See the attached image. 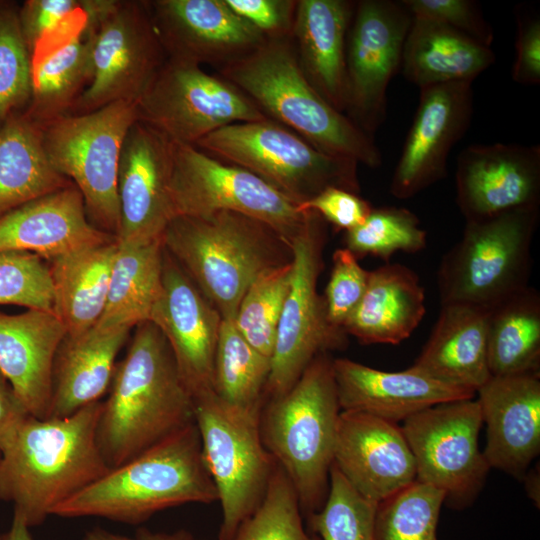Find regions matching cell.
<instances>
[{"mask_svg":"<svg viewBox=\"0 0 540 540\" xmlns=\"http://www.w3.org/2000/svg\"><path fill=\"white\" fill-rule=\"evenodd\" d=\"M134 328L97 424V444L110 469L195 423L193 396L166 338L150 321Z\"/></svg>","mask_w":540,"mask_h":540,"instance_id":"cell-1","label":"cell"},{"mask_svg":"<svg viewBox=\"0 0 540 540\" xmlns=\"http://www.w3.org/2000/svg\"><path fill=\"white\" fill-rule=\"evenodd\" d=\"M101 410L100 400L63 418L29 416L1 452L0 500L29 528L110 470L96 440Z\"/></svg>","mask_w":540,"mask_h":540,"instance_id":"cell-2","label":"cell"},{"mask_svg":"<svg viewBox=\"0 0 540 540\" xmlns=\"http://www.w3.org/2000/svg\"><path fill=\"white\" fill-rule=\"evenodd\" d=\"M218 501L195 423L179 430L59 504L64 518L101 517L137 524L188 503Z\"/></svg>","mask_w":540,"mask_h":540,"instance_id":"cell-3","label":"cell"},{"mask_svg":"<svg viewBox=\"0 0 540 540\" xmlns=\"http://www.w3.org/2000/svg\"><path fill=\"white\" fill-rule=\"evenodd\" d=\"M271 120L318 150L377 168L382 156L371 136L332 107L309 83L292 38L267 39L251 53L218 68Z\"/></svg>","mask_w":540,"mask_h":540,"instance_id":"cell-4","label":"cell"},{"mask_svg":"<svg viewBox=\"0 0 540 540\" xmlns=\"http://www.w3.org/2000/svg\"><path fill=\"white\" fill-rule=\"evenodd\" d=\"M162 244L222 319L234 320L243 295L261 273L292 261L290 243L278 232L232 211L175 217Z\"/></svg>","mask_w":540,"mask_h":540,"instance_id":"cell-5","label":"cell"},{"mask_svg":"<svg viewBox=\"0 0 540 540\" xmlns=\"http://www.w3.org/2000/svg\"><path fill=\"white\" fill-rule=\"evenodd\" d=\"M340 412L328 353L317 355L286 393L265 398L261 408L263 445L293 484L306 518L327 498Z\"/></svg>","mask_w":540,"mask_h":540,"instance_id":"cell-6","label":"cell"},{"mask_svg":"<svg viewBox=\"0 0 540 540\" xmlns=\"http://www.w3.org/2000/svg\"><path fill=\"white\" fill-rule=\"evenodd\" d=\"M538 222L539 206L466 221L461 239L442 257L438 269L441 305L488 312L526 288Z\"/></svg>","mask_w":540,"mask_h":540,"instance_id":"cell-7","label":"cell"},{"mask_svg":"<svg viewBox=\"0 0 540 540\" xmlns=\"http://www.w3.org/2000/svg\"><path fill=\"white\" fill-rule=\"evenodd\" d=\"M195 147L252 172L300 205L330 187L360 193L356 161L324 153L269 118L227 125Z\"/></svg>","mask_w":540,"mask_h":540,"instance_id":"cell-8","label":"cell"},{"mask_svg":"<svg viewBox=\"0 0 540 540\" xmlns=\"http://www.w3.org/2000/svg\"><path fill=\"white\" fill-rule=\"evenodd\" d=\"M194 418L205 465L222 510L218 540H232L260 505L276 466L260 433L262 406L240 407L213 390L193 397Z\"/></svg>","mask_w":540,"mask_h":540,"instance_id":"cell-9","label":"cell"},{"mask_svg":"<svg viewBox=\"0 0 540 540\" xmlns=\"http://www.w3.org/2000/svg\"><path fill=\"white\" fill-rule=\"evenodd\" d=\"M136 104L118 101L41 125L51 165L79 190L90 222L115 237L119 230V160L126 134L137 120Z\"/></svg>","mask_w":540,"mask_h":540,"instance_id":"cell-10","label":"cell"},{"mask_svg":"<svg viewBox=\"0 0 540 540\" xmlns=\"http://www.w3.org/2000/svg\"><path fill=\"white\" fill-rule=\"evenodd\" d=\"M169 193L173 218L237 212L269 225L289 243L314 214L252 172L180 143H173Z\"/></svg>","mask_w":540,"mask_h":540,"instance_id":"cell-11","label":"cell"},{"mask_svg":"<svg viewBox=\"0 0 540 540\" xmlns=\"http://www.w3.org/2000/svg\"><path fill=\"white\" fill-rule=\"evenodd\" d=\"M326 237L325 221L314 212L290 241L291 286L277 328L265 398L286 393L317 355L347 345L348 335L329 323L324 297L317 292Z\"/></svg>","mask_w":540,"mask_h":540,"instance_id":"cell-12","label":"cell"},{"mask_svg":"<svg viewBox=\"0 0 540 540\" xmlns=\"http://www.w3.org/2000/svg\"><path fill=\"white\" fill-rule=\"evenodd\" d=\"M137 120L173 143L195 146L227 125L267 119L239 88L200 65L167 58L137 104Z\"/></svg>","mask_w":540,"mask_h":540,"instance_id":"cell-13","label":"cell"},{"mask_svg":"<svg viewBox=\"0 0 540 540\" xmlns=\"http://www.w3.org/2000/svg\"><path fill=\"white\" fill-rule=\"evenodd\" d=\"M87 27L91 79L68 114L91 112L118 101L137 103L167 59L148 1L115 0Z\"/></svg>","mask_w":540,"mask_h":540,"instance_id":"cell-14","label":"cell"},{"mask_svg":"<svg viewBox=\"0 0 540 540\" xmlns=\"http://www.w3.org/2000/svg\"><path fill=\"white\" fill-rule=\"evenodd\" d=\"M482 425L474 397L434 405L401 426L415 461L416 480L442 491L444 504L452 509L473 504L491 469L479 448Z\"/></svg>","mask_w":540,"mask_h":540,"instance_id":"cell-15","label":"cell"},{"mask_svg":"<svg viewBox=\"0 0 540 540\" xmlns=\"http://www.w3.org/2000/svg\"><path fill=\"white\" fill-rule=\"evenodd\" d=\"M411 21L402 1L355 3L346 42L345 111L371 137L385 120L387 89L401 68Z\"/></svg>","mask_w":540,"mask_h":540,"instance_id":"cell-16","label":"cell"},{"mask_svg":"<svg viewBox=\"0 0 540 540\" xmlns=\"http://www.w3.org/2000/svg\"><path fill=\"white\" fill-rule=\"evenodd\" d=\"M472 115V83L420 89L419 104L391 179L390 192L395 198H411L445 177L449 154L465 135Z\"/></svg>","mask_w":540,"mask_h":540,"instance_id":"cell-17","label":"cell"},{"mask_svg":"<svg viewBox=\"0 0 540 540\" xmlns=\"http://www.w3.org/2000/svg\"><path fill=\"white\" fill-rule=\"evenodd\" d=\"M172 147L171 141L139 120L129 128L118 168V242L161 239L173 219L169 193Z\"/></svg>","mask_w":540,"mask_h":540,"instance_id":"cell-18","label":"cell"},{"mask_svg":"<svg viewBox=\"0 0 540 540\" xmlns=\"http://www.w3.org/2000/svg\"><path fill=\"white\" fill-rule=\"evenodd\" d=\"M456 202L466 221L539 206L540 146L470 145L457 158Z\"/></svg>","mask_w":540,"mask_h":540,"instance_id":"cell-19","label":"cell"},{"mask_svg":"<svg viewBox=\"0 0 540 540\" xmlns=\"http://www.w3.org/2000/svg\"><path fill=\"white\" fill-rule=\"evenodd\" d=\"M148 5L167 58L218 69L267 40L225 0H153Z\"/></svg>","mask_w":540,"mask_h":540,"instance_id":"cell-20","label":"cell"},{"mask_svg":"<svg viewBox=\"0 0 540 540\" xmlns=\"http://www.w3.org/2000/svg\"><path fill=\"white\" fill-rule=\"evenodd\" d=\"M149 321L166 338L192 396L213 390V362L222 317L165 249L162 291Z\"/></svg>","mask_w":540,"mask_h":540,"instance_id":"cell-21","label":"cell"},{"mask_svg":"<svg viewBox=\"0 0 540 540\" xmlns=\"http://www.w3.org/2000/svg\"><path fill=\"white\" fill-rule=\"evenodd\" d=\"M333 464L365 498L379 503L416 480V466L398 423L341 410Z\"/></svg>","mask_w":540,"mask_h":540,"instance_id":"cell-22","label":"cell"},{"mask_svg":"<svg viewBox=\"0 0 540 540\" xmlns=\"http://www.w3.org/2000/svg\"><path fill=\"white\" fill-rule=\"evenodd\" d=\"M490 468L522 480L540 453V374L491 376L477 391Z\"/></svg>","mask_w":540,"mask_h":540,"instance_id":"cell-23","label":"cell"},{"mask_svg":"<svg viewBox=\"0 0 540 540\" xmlns=\"http://www.w3.org/2000/svg\"><path fill=\"white\" fill-rule=\"evenodd\" d=\"M341 410L368 413L398 423L437 404L474 398L475 392L448 385L413 366L398 372L333 359Z\"/></svg>","mask_w":540,"mask_h":540,"instance_id":"cell-24","label":"cell"},{"mask_svg":"<svg viewBox=\"0 0 540 540\" xmlns=\"http://www.w3.org/2000/svg\"><path fill=\"white\" fill-rule=\"evenodd\" d=\"M114 239L90 222L73 184L0 217V251L29 252L46 261Z\"/></svg>","mask_w":540,"mask_h":540,"instance_id":"cell-25","label":"cell"},{"mask_svg":"<svg viewBox=\"0 0 540 540\" xmlns=\"http://www.w3.org/2000/svg\"><path fill=\"white\" fill-rule=\"evenodd\" d=\"M66 333L52 312H0V372L36 418H49L53 362Z\"/></svg>","mask_w":540,"mask_h":540,"instance_id":"cell-26","label":"cell"},{"mask_svg":"<svg viewBox=\"0 0 540 540\" xmlns=\"http://www.w3.org/2000/svg\"><path fill=\"white\" fill-rule=\"evenodd\" d=\"M355 3L298 0L292 42L314 89L336 110L346 109V42Z\"/></svg>","mask_w":540,"mask_h":540,"instance_id":"cell-27","label":"cell"},{"mask_svg":"<svg viewBox=\"0 0 540 540\" xmlns=\"http://www.w3.org/2000/svg\"><path fill=\"white\" fill-rule=\"evenodd\" d=\"M126 327H93L77 335H65L55 354L49 418L72 415L109 390L116 358L129 338Z\"/></svg>","mask_w":540,"mask_h":540,"instance_id":"cell-28","label":"cell"},{"mask_svg":"<svg viewBox=\"0 0 540 540\" xmlns=\"http://www.w3.org/2000/svg\"><path fill=\"white\" fill-rule=\"evenodd\" d=\"M451 386L475 392L491 377L487 356V311L441 305L431 335L412 365Z\"/></svg>","mask_w":540,"mask_h":540,"instance_id":"cell-29","label":"cell"},{"mask_svg":"<svg viewBox=\"0 0 540 540\" xmlns=\"http://www.w3.org/2000/svg\"><path fill=\"white\" fill-rule=\"evenodd\" d=\"M426 312L418 275L400 264L369 271L365 293L343 329L362 344H399L410 337Z\"/></svg>","mask_w":540,"mask_h":540,"instance_id":"cell-30","label":"cell"},{"mask_svg":"<svg viewBox=\"0 0 540 540\" xmlns=\"http://www.w3.org/2000/svg\"><path fill=\"white\" fill-rule=\"evenodd\" d=\"M491 47L448 26L413 18L404 42L401 71L420 89L472 83L495 62Z\"/></svg>","mask_w":540,"mask_h":540,"instance_id":"cell-31","label":"cell"},{"mask_svg":"<svg viewBox=\"0 0 540 540\" xmlns=\"http://www.w3.org/2000/svg\"><path fill=\"white\" fill-rule=\"evenodd\" d=\"M117 247L114 239L47 261L54 288L55 314L67 335H80L100 320Z\"/></svg>","mask_w":540,"mask_h":540,"instance_id":"cell-32","label":"cell"},{"mask_svg":"<svg viewBox=\"0 0 540 540\" xmlns=\"http://www.w3.org/2000/svg\"><path fill=\"white\" fill-rule=\"evenodd\" d=\"M72 183L51 165L41 125L24 112L0 130V217Z\"/></svg>","mask_w":540,"mask_h":540,"instance_id":"cell-33","label":"cell"},{"mask_svg":"<svg viewBox=\"0 0 540 540\" xmlns=\"http://www.w3.org/2000/svg\"><path fill=\"white\" fill-rule=\"evenodd\" d=\"M105 308L97 327L134 328L150 320L162 291V238L148 243L118 242Z\"/></svg>","mask_w":540,"mask_h":540,"instance_id":"cell-34","label":"cell"},{"mask_svg":"<svg viewBox=\"0 0 540 540\" xmlns=\"http://www.w3.org/2000/svg\"><path fill=\"white\" fill-rule=\"evenodd\" d=\"M491 376L540 371V296L529 286L487 312Z\"/></svg>","mask_w":540,"mask_h":540,"instance_id":"cell-35","label":"cell"},{"mask_svg":"<svg viewBox=\"0 0 540 540\" xmlns=\"http://www.w3.org/2000/svg\"><path fill=\"white\" fill-rule=\"evenodd\" d=\"M91 79L87 27L64 45L32 61V97L24 112L40 125L68 114Z\"/></svg>","mask_w":540,"mask_h":540,"instance_id":"cell-36","label":"cell"},{"mask_svg":"<svg viewBox=\"0 0 540 540\" xmlns=\"http://www.w3.org/2000/svg\"><path fill=\"white\" fill-rule=\"evenodd\" d=\"M270 371L271 358L246 341L233 319H222L212 371L214 393L236 406H262Z\"/></svg>","mask_w":540,"mask_h":540,"instance_id":"cell-37","label":"cell"},{"mask_svg":"<svg viewBox=\"0 0 540 540\" xmlns=\"http://www.w3.org/2000/svg\"><path fill=\"white\" fill-rule=\"evenodd\" d=\"M445 495L415 480L377 503L375 540H438L437 526Z\"/></svg>","mask_w":540,"mask_h":540,"instance_id":"cell-38","label":"cell"},{"mask_svg":"<svg viewBox=\"0 0 540 540\" xmlns=\"http://www.w3.org/2000/svg\"><path fill=\"white\" fill-rule=\"evenodd\" d=\"M291 279L292 261L261 273L246 290L234 318L246 341L269 358Z\"/></svg>","mask_w":540,"mask_h":540,"instance_id":"cell-39","label":"cell"},{"mask_svg":"<svg viewBox=\"0 0 540 540\" xmlns=\"http://www.w3.org/2000/svg\"><path fill=\"white\" fill-rule=\"evenodd\" d=\"M426 232L415 214L405 208L371 210L357 227L345 233V244L358 259L366 255L386 262L397 252L415 253L425 248Z\"/></svg>","mask_w":540,"mask_h":540,"instance_id":"cell-40","label":"cell"},{"mask_svg":"<svg viewBox=\"0 0 540 540\" xmlns=\"http://www.w3.org/2000/svg\"><path fill=\"white\" fill-rule=\"evenodd\" d=\"M376 506L377 503L357 492L332 464L326 501L307 521L321 540H375Z\"/></svg>","mask_w":540,"mask_h":540,"instance_id":"cell-41","label":"cell"},{"mask_svg":"<svg viewBox=\"0 0 540 540\" xmlns=\"http://www.w3.org/2000/svg\"><path fill=\"white\" fill-rule=\"evenodd\" d=\"M19 5L0 1V130L23 113L32 97V57L18 17Z\"/></svg>","mask_w":540,"mask_h":540,"instance_id":"cell-42","label":"cell"},{"mask_svg":"<svg viewBox=\"0 0 540 540\" xmlns=\"http://www.w3.org/2000/svg\"><path fill=\"white\" fill-rule=\"evenodd\" d=\"M232 540H317L306 532L296 490L278 464L262 502L240 524Z\"/></svg>","mask_w":540,"mask_h":540,"instance_id":"cell-43","label":"cell"},{"mask_svg":"<svg viewBox=\"0 0 540 540\" xmlns=\"http://www.w3.org/2000/svg\"><path fill=\"white\" fill-rule=\"evenodd\" d=\"M55 314V296L47 261L22 251H0V305Z\"/></svg>","mask_w":540,"mask_h":540,"instance_id":"cell-44","label":"cell"},{"mask_svg":"<svg viewBox=\"0 0 540 540\" xmlns=\"http://www.w3.org/2000/svg\"><path fill=\"white\" fill-rule=\"evenodd\" d=\"M89 0H26L18 9L19 23L31 53L50 37L66 43L86 27Z\"/></svg>","mask_w":540,"mask_h":540,"instance_id":"cell-45","label":"cell"},{"mask_svg":"<svg viewBox=\"0 0 540 540\" xmlns=\"http://www.w3.org/2000/svg\"><path fill=\"white\" fill-rule=\"evenodd\" d=\"M357 260L347 248H339L333 253V267L324 301L327 319L335 328L343 329L367 288L369 271L362 268Z\"/></svg>","mask_w":540,"mask_h":540,"instance_id":"cell-46","label":"cell"},{"mask_svg":"<svg viewBox=\"0 0 540 540\" xmlns=\"http://www.w3.org/2000/svg\"><path fill=\"white\" fill-rule=\"evenodd\" d=\"M413 18L427 19L458 30L491 46L493 30L479 5L471 0H402Z\"/></svg>","mask_w":540,"mask_h":540,"instance_id":"cell-47","label":"cell"},{"mask_svg":"<svg viewBox=\"0 0 540 540\" xmlns=\"http://www.w3.org/2000/svg\"><path fill=\"white\" fill-rule=\"evenodd\" d=\"M229 7L267 39L292 38L296 1L225 0Z\"/></svg>","mask_w":540,"mask_h":540,"instance_id":"cell-48","label":"cell"},{"mask_svg":"<svg viewBox=\"0 0 540 540\" xmlns=\"http://www.w3.org/2000/svg\"><path fill=\"white\" fill-rule=\"evenodd\" d=\"M301 207L345 232L360 225L372 210L370 203L359 194L335 187L325 189Z\"/></svg>","mask_w":540,"mask_h":540,"instance_id":"cell-49","label":"cell"},{"mask_svg":"<svg viewBox=\"0 0 540 540\" xmlns=\"http://www.w3.org/2000/svg\"><path fill=\"white\" fill-rule=\"evenodd\" d=\"M512 79L520 85L540 84V19L535 14L519 13Z\"/></svg>","mask_w":540,"mask_h":540,"instance_id":"cell-50","label":"cell"},{"mask_svg":"<svg viewBox=\"0 0 540 540\" xmlns=\"http://www.w3.org/2000/svg\"><path fill=\"white\" fill-rule=\"evenodd\" d=\"M29 416L32 415L0 372V452L13 441Z\"/></svg>","mask_w":540,"mask_h":540,"instance_id":"cell-51","label":"cell"},{"mask_svg":"<svg viewBox=\"0 0 540 540\" xmlns=\"http://www.w3.org/2000/svg\"><path fill=\"white\" fill-rule=\"evenodd\" d=\"M0 540H34L30 528L16 514H13L12 522L7 530L0 533Z\"/></svg>","mask_w":540,"mask_h":540,"instance_id":"cell-52","label":"cell"},{"mask_svg":"<svg viewBox=\"0 0 540 540\" xmlns=\"http://www.w3.org/2000/svg\"><path fill=\"white\" fill-rule=\"evenodd\" d=\"M136 538L138 540H193L191 535L184 530L175 533H155L147 529H140Z\"/></svg>","mask_w":540,"mask_h":540,"instance_id":"cell-53","label":"cell"},{"mask_svg":"<svg viewBox=\"0 0 540 540\" xmlns=\"http://www.w3.org/2000/svg\"><path fill=\"white\" fill-rule=\"evenodd\" d=\"M528 496L539 506V470H528L523 479Z\"/></svg>","mask_w":540,"mask_h":540,"instance_id":"cell-54","label":"cell"},{"mask_svg":"<svg viewBox=\"0 0 540 540\" xmlns=\"http://www.w3.org/2000/svg\"><path fill=\"white\" fill-rule=\"evenodd\" d=\"M81 540H138L135 538L119 535L102 528H93L87 531Z\"/></svg>","mask_w":540,"mask_h":540,"instance_id":"cell-55","label":"cell"},{"mask_svg":"<svg viewBox=\"0 0 540 540\" xmlns=\"http://www.w3.org/2000/svg\"><path fill=\"white\" fill-rule=\"evenodd\" d=\"M0 458H1V452H0Z\"/></svg>","mask_w":540,"mask_h":540,"instance_id":"cell-56","label":"cell"},{"mask_svg":"<svg viewBox=\"0 0 540 540\" xmlns=\"http://www.w3.org/2000/svg\"><path fill=\"white\" fill-rule=\"evenodd\" d=\"M194 540V539H193Z\"/></svg>","mask_w":540,"mask_h":540,"instance_id":"cell-57","label":"cell"}]
</instances>
